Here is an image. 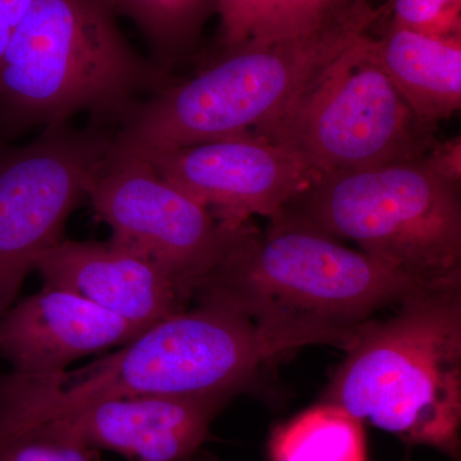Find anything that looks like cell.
Returning <instances> with one entry per match:
<instances>
[{"label": "cell", "mask_w": 461, "mask_h": 461, "mask_svg": "<svg viewBox=\"0 0 461 461\" xmlns=\"http://www.w3.org/2000/svg\"><path fill=\"white\" fill-rule=\"evenodd\" d=\"M436 288L321 233L249 222L194 299L220 300L291 348H346L373 315Z\"/></svg>", "instance_id": "cell-1"}, {"label": "cell", "mask_w": 461, "mask_h": 461, "mask_svg": "<svg viewBox=\"0 0 461 461\" xmlns=\"http://www.w3.org/2000/svg\"><path fill=\"white\" fill-rule=\"evenodd\" d=\"M149 327L123 348L74 371L0 372V432L109 397L235 395L286 346L249 315L199 300Z\"/></svg>", "instance_id": "cell-2"}, {"label": "cell", "mask_w": 461, "mask_h": 461, "mask_svg": "<svg viewBox=\"0 0 461 461\" xmlns=\"http://www.w3.org/2000/svg\"><path fill=\"white\" fill-rule=\"evenodd\" d=\"M399 306L360 327L323 402L460 461L461 285L420 291Z\"/></svg>", "instance_id": "cell-3"}, {"label": "cell", "mask_w": 461, "mask_h": 461, "mask_svg": "<svg viewBox=\"0 0 461 461\" xmlns=\"http://www.w3.org/2000/svg\"><path fill=\"white\" fill-rule=\"evenodd\" d=\"M375 14L311 35L220 50L204 69L169 81L120 121L115 147L139 156L258 135L275 122L324 67L371 32Z\"/></svg>", "instance_id": "cell-4"}, {"label": "cell", "mask_w": 461, "mask_h": 461, "mask_svg": "<svg viewBox=\"0 0 461 461\" xmlns=\"http://www.w3.org/2000/svg\"><path fill=\"white\" fill-rule=\"evenodd\" d=\"M168 83L96 0H35L0 59V118L17 129L78 112L120 122L140 94Z\"/></svg>", "instance_id": "cell-5"}, {"label": "cell", "mask_w": 461, "mask_h": 461, "mask_svg": "<svg viewBox=\"0 0 461 461\" xmlns=\"http://www.w3.org/2000/svg\"><path fill=\"white\" fill-rule=\"evenodd\" d=\"M268 221L350 240L432 287L461 285L460 182L426 157L315 176Z\"/></svg>", "instance_id": "cell-6"}, {"label": "cell", "mask_w": 461, "mask_h": 461, "mask_svg": "<svg viewBox=\"0 0 461 461\" xmlns=\"http://www.w3.org/2000/svg\"><path fill=\"white\" fill-rule=\"evenodd\" d=\"M371 36L342 51L253 136L287 148L314 176L427 157L436 130L418 121L378 65Z\"/></svg>", "instance_id": "cell-7"}, {"label": "cell", "mask_w": 461, "mask_h": 461, "mask_svg": "<svg viewBox=\"0 0 461 461\" xmlns=\"http://www.w3.org/2000/svg\"><path fill=\"white\" fill-rule=\"evenodd\" d=\"M86 196L112 230L109 242L157 264L189 300L229 256L244 226L221 223L148 160L114 142L91 176Z\"/></svg>", "instance_id": "cell-8"}, {"label": "cell", "mask_w": 461, "mask_h": 461, "mask_svg": "<svg viewBox=\"0 0 461 461\" xmlns=\"http://www.w3.org/2000/svg\"><path fill=\"white\" fill-rule=\"evenodd\" d=\"M112 142L96 130L76 132L59 124L0 162V318L39 258L62 241L67 220Z\"/></svg>", "instance_id": "cell-9"}, {"label": "cell", "mask_w": 461, "mask_h": 461, "mask_svg": "<svg viewBox=\"0 0 461 461\" xmlns=\"http://www.w3.org/2000/svg\"><path fill=\"white\" fill-rule=\"evenodd\" d=\"M140 157L230 227L256 214L271 220L315 177L295 153L253 135Z\"/></svg>", "instance_id": "cell-10"}, {"label": "cell", "mask_w": 461, "mask_h": 461, "mask_svg": "<svg viewBox=\"0 0 461 461\" xmlns=\"http://www.w3.org/2000/svg\"><path fill=\"white\" fill-rule=\"evenodd\" d=\"M232 396L109 397L45 420L58 421L90 447L130 461H182L209 438L214 418Z\"/></svg>", "instance_id": "cell-11"}, {"label": "cell", "mask_w": 461, "mask_h": 461, "mask_svg": "<svg viewBox=\"0 0 461 461\" xmlns=\"http://www.w3.org/2000/svg\"><path fill=\"white\" fill-rule=\"evenodd\" d=\"M144 330L74 293L45 286L0 318V355L17 375H51Z\"/></svg>", "instance_id": "cell-12"}, {"label": "cell", "mask_w": 461, "mask_h": 461, "mask_svg": "<svg viewBox=\"0 0 461 461\" xmlns=\"http://www.w3.org/2000/svg\"><path fill=\"white\" fill-rule=\"evenodd\" d=\"M35 271L45 286L74 293L142 330L190 302L157 264L111 242L63 239L39 258Z\"/></svg>", "instance_id": "cell-13"}, {"label": "cell", "mask_w": 461, "mask_h": 461, "mask_svg": "<svg viewBox=\"0 0 461 461\" xmlns=\"http://www.w3.org/2000/svg\"><path fill=\"white\" fill-rule=\"evenodd\" d=\"M382 27L371 36L373 56L418 121L436 130L460 111L461 38Z\"/></svg>", "instance_id": "cell-14"}, {"label": "cell", "mask_w": 461, "mask_h": 461, "mask_svg": "<svg viewBox=\"0 0 461 461\" xmlns=\"http://www.w3.org/2000/svg\"><path fill=\"white\" fill-rule=\"evenodd\" d=\"M377 9L369 0H218V47L300 38Z\"/></svg>", "instance_id": "cell-15"}, {"label": "cell", "mask_w": 461, "mask_h": 461, "mask_svg": "<svg viewBox=\"0 0 461 461\" xmlns=\"http://www.w3.org/2000/svg\"><path fill=\"white\" fill-rule=\"evenodd\" d=\"M112 16L130 18L147 39L154 63L168 74L198 48L203 30L217 16L218 0H96Z\"/></svg>", "instance_id": "cell-16"}, {"label": "cell", "mask_w": 461, "mask_h": 461, "mask_svg": "<svg viewBox=\"0 0 461 461\" xmlns=\"http://www.w3.org/2000/svg\"><path fill=\"white\" fill-rule=\"evenodd\" d=\"M272 461H366L362 421L335 403H318L273 430Z\"/></svg>", "instance_id": "cell-17"}, {"label": "cell", "mask_w": 461, "mask_h": 461, "mask_svg": "<svg viewBox=\"0 0 461 461\" xmlns=\"http://www.w3.org/2000/svg\"><path fill=\"white\" fill-rule=\"evenodd\" d=\"M0 461H100L90 447L56 420L0 433Z\"/></svg>", "instance_id": "cell-18"}, {"label": "cell", "mask_w": 461, "mask_h": 461, "mask_svg": "<svg viewBox=\"0 0 461 461\" xmlns=\"http://www.w3.org/2000/svg\"><path fill=\"white\" fill-rule=\"evenodd\" d=\"M382 20L424 35L461 38V0H390Z\"/></svg>", "instance_id": "cell-19"}, {"label": "cell", "mask_w": 461, "mask_h": 461, "mask_svg": "<svg viewBox=\"0 0 461 461\" xmlns=\"http://www.w3.org/2000/svg\"><path fill=\"white\" fill-rule=\"evenodd\" d=\"M430 167L439 175L460 182L461 178V142L460 136L451 140H437L426 157Z\"/></svg>", "instance_id": "cell-20"}, {"label": "cell", "mask_w": 461, "mask_h": 461, "mask_svg": "<svg viewBox=\"0 0 461 461\" xmlns=\"http://www.w3.org/2000/svg\"><path fill=\"white\" fill-rule=\"evenodd\" d=\"M35 0H0V59Z\"/></svg>", "instance_id": "cell-21"}, {"label": "cell", "mask_w": 461, "mask_h": 461, "mask_svg": "<svg viewBox=\"0 0 461 461\" xmlns=\"http://www.w3.org/2000/svg\"><path fill=\"white\" fill-rule=\"evenodd\" d=\"M182 461H191V457H189V459H185V460H182Z\"/></svg>", "instance_id": "cell-22"}]
</instances>
